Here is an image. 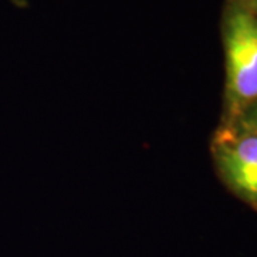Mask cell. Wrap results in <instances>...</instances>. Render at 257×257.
Returning a JSON list of instances; mask_svg holds the SVG:
<instances>
[{
    "label": "cell",
    "mask_w": 257,
    "mask_h": 257,
    "mask_svg": "<svg viewBox=\"0 0 257 257\" xmlns=\"http://www.w3.org/2000/svg\"><path fill=\"white\" fill-rule=\"evenodd\" d=\"M220 28L226 60L221 127H230L257 101V10L250 0H226Z\"/></svg>",
    "instance_id": "cell-1"
},
{
    "label": "cell",
    "mask_w": 257,
    "mask_h": 257,
    "mask_svg": "<svg viewBox=\"0 0 257 257\" xmlns=\"http://www.w3.org/2000/svg\"><path fill=\"white\" fill-rule=\"evenodd\" d=\"M213 156L230 190L257 207V133L220 127L213 143Z\"/></svg>",
    "instance_id": "cell-2"
},
{
    "label": "cell",
    "mask_w": 257,
    "mask_h": 257,
    "mask_svg": "<svg viewBox=\"0 0 257 257\" xmlns=\"http://www.w3.org/2000/svg\"><path fill=\"white\" fill-rule=\"evenodd\" d=\"M250 3L253 5V8L257 10V0H250Z\"/></svg>",
    "instance_id": "cell-4"
},
{
    "label": "cell",
    "mask_w": 257,
    "mask_h": 257,
    "mask_svg": "<svg viewBox=\"0 0 257 257\" xmlns=\"http://www.w3.org/2000/svg\"><path fill=\"white\" fill-rule=\"evenodd\" d=\"M229 128V130H234V132H250V133H257V101L250 106L247 110L244 111L239 120L230 126V127H221Z\"/></svg>",
    "instance_id": "cell-3"
}]
</instances>
